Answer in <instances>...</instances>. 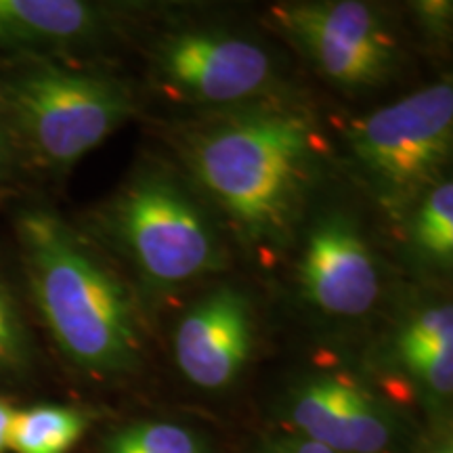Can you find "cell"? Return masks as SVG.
Listing matches in <instances>:
<instances>
[{
    "mask_svg": "<svg viewBox=\"0 0 453 453\" xmlns=\"http://www.w3.org/2000/svg\"><path fill=\"white\" fill-rule=\"evenodd\" d=\"M156 76L180 99L203 105L250 104L273 82V61L250 38L225 32L170 34L154 53Z\"/></svg>",
    "mask_w": 453,
    "mask_h": 453,
    "instance_id": "52a82bcc",
    "label": "cell"
},
{
    "mask_svg": "<svg viewBox=\"0 0 453 453\" xmlns=\"http://www.w3.org/2000/svg\"><path fill=\"white\" fill-rule=\"evenodd\" d=\"M107 453H202V445L177 424L141 422L113 434Z\"/></svg>",
    "mask_w": 453,
    "mask_h": 453,
    "instance_id": "5bb4252c",
    "label": "cell"
},
{
    "mask_svg": "<svg viewBox=\"0 0 453 453\" xmlns=\"http://www.w3.org/2000/svg\"><path fill=\"white\" fill-rule=\"evenodd\" d=\"M133 113L120 81L26 55L0 73V120L38 162L70 168Z\"/></svg>",
    "mask_w": 453,
    "mask_h": 453,
    "instance_id": "3957f363",
    "label": "cell"
},
{
    "mask_svg": "<svg viewBox=\"0 0 453 453\" xmlns=\"http://www.w3.org/2000/svg\"><path fill=\"white\" fill-rule=\"evenodd\" d=\"M13 407H11L4 399H0V453L9 449V430L11 420H13Z\"/></svg>",
    "mask_w": 453,
    "mask_h": 453,
    "instance_id": "ac0fdd59",
    "label": "cell"
},
{
    "mask_svg": "<svg viewBox=\"0 0 453 453\" xmlns=\"http://www.w3.org/2000/svg\"><path fill=\"white\" fill-rule=\"evenodd\" d=\"M32 361V338L9 288L0 281V373H19Z\"/></svg>",
    "mask_w": 453,
    "mask_h": 453,
    "instance_id": "9a60e30c",
    "label": "cell"
},
{
    "mask_svg": "<svg viewBox=\"0 0 453 453\" xmlns=\"http://www.w3.org/2000/svg\"><path fill=\"white\" fill-rule=\"evenodd\" d=\"M110 26V11L82 0H0V50L41 57L78 49Z\"/></svg>",
    "mask_w": 453,
    "mask_h": 453,
    "instance_id": "8fae6325",
    "label": "cell"
},
{
    "mask_svg": "<svg viewBox=\"0 0 453 453\" xmlns=\"http://www.w3.org/2000/svg\"><path fill=\"white\" fill-rule=\"evenodd\" d=\"M294 424L307 439L336 453H380L390 424L370 395L342 378H317L296 395Z\"/></svg>",
    "mask_w": 453,
    "mask_h": 453,
    "instance_id": "30bf717a",
    "label": "cell"
},
{
    "mask_svg": "<svg viewBox=\"0 0 453 453\" xmlns=\"http://www.w3.org/2000/svg\"><path fill=\"white\" fill-rule=\"evenodd\" d=\"M107 229L139 275L174 288L223 265V246L189 191L162 170H143L107 211Z\"/></svg>",
    "mask_w": 453,
    "mask_h": 453,
    "instance_id": "277c9868",
    "label": "cell"
},
{
    "mask_svg": "<svg viewBox=\"0 0 453 453\" xmlns=\"http://www.w3.org/2000/svg\"><path fill=\"white\" fill-rule=\"evenodd\" d=\"M275 453H336V451H332L330 447L321 443H315V441L311 439H304V441H298V443L283 445Z\"/></svg>",
    "mask_w": 453,
    "mask_h": 453,
    "instance_id": "d6986e66",
    "label": "cell"
},
{
    "mask_svg": "<svg viewBox=\"0 0 453 453\" xmlns=\"http://www.w3.org/2000/svg\"><path fill=\"white\" fill-rule=\"evenodd\" d=\"M87 420L72 407L38 405L13 413L9 449L15 453H67L82 437Z\"/></svg>",
    "mask_w": 453,
    "mask_h": 453,
    "instance_id": "7c38bea8",
    "label": "cell"
},
{
    "mask_svg": "<svg viewBox=\"0 0 453 453\" xmlns=\"http://www.w3.org/2000/svg\"><path fill=\"white\" fill-rule=\"evenodd\" d=\"M273 15L294 47L340 87H373L393 70L395 38L370 4L296 3L275 7Z\"/></svg>",
    "mask_w": 453,
    "mask_h": 453,
    "instance_id": "8992f818",
    "label": "cell"
},
{
    "mask_svg": "<svg viewBox=\"0 0 453 453\" xmlns=\"http://www.w3.org/2000/svg\"><path fill=\"white\" fill-rule=\"evenodd\" d=\"M453 347V313L449 304L428 307L405 326L399 340L401 357L433 353Z\"/></svg>",
    "mask_w": 453,
    "mask_h": 453,
    "instance_id": "2e32d148",
    "label": "cell"
},
{
    "mask_svg": "<svg viewBox=\"0 0 453 453\" xmlns=\"http://www.w3.org/2000/svg\"><path fill=\"white\" fill-rule=\"evenodd\" d=\"M17 235L34 300L61 353L95 373L133 367L141 336L124 283L50 211L21 212Z\"/></svg>",
    "mask_w": 453,
    "mask_h": 453,
    "instance_id": "7a4b0ae2",
    "label": "cell"
},
{
    "mask_svg": "<svg viewBox=\"0 0 453 453\" xmlns=\"http://www.w3.org/2000/svg\"><path fill=\"white\" fill-rule=\"evenodd\" d=\"M309 113L288 104L220 111L183 134L197 185L257 246H277L296 223L317 166Z\"/></svg>",
    "mask_w": 453,
    "mask_h": 453,
    "instance_id": "6da1fadb",
    "label": "cell"
},
{
    "mask_svg": "<svg viewBox=\"0 0 453 453\" xmlns=\"http://www.w3.org/2000/svg\"><path fill=\"white\" fill-rule=\"evenodd\" d=\"M303 294L321 313L361 317L380 298V269L359 229L347 217L313 226L298 267Z\"/></svg>",
    "mask_w": 453,
    "mask_h": 453,
    "instance_id": "ba28073f",
    "label": "cell"
},
{
    "mask_svg": "<svg viewBox=\"0 0 453 453\" xmlns=\"http://www.w3.org/2000/svg\"><path fill=\"white\" fill-rule=\"evenodd\" d=\"M451 82L424 87L350 124L349 147L361 174L388 208L420 200L451 157Z\"/></svg>",
    "mask_w": 453,
    "mask_h": 453,
    "instance_id": "5b68a950",
    "label": "cell"
},
{
    "mask_svg": "<svg viewBox=\"0 0 453 453\" xmlns=\"http://www.w3.org/2000/svg\"><path fill=\"white\" fill-rule=\"evenodd\" d=\"M4 122L0 120V177H3V170H4V164H7V134H4Z\"/></svg>",
    "mask_w": 453,
    "mask_h": 453,
    "instance_id": "ffe728a7",
    "label": "cell"
},
{
    "mask_svg": "<svg viewBox=\"0 0 453 453\" xmlns=\"http://www.w3.org/2000/svg\"><path fill=\"white\" fill-rule=\"evenodd\" d=\"M405 365L437 395H449L453 387V347L433 353L405 357Z\"/></svg>",
    "mask_w": 453,
    "mask_h": 453,
    "instance_id": "e0dca14e",
    "label": "cell"
},
{
    "mask_svg": "<svg viewBox=\"0 0 453 453\" xmlns=\"http://www.w3.org/2000/svg\"><path fill=\"white\" fill-rule=\"evenodd\" d=\"M254 317L250 298L220 286L180 317L174 357L187 380L202 388H223L235 380L250 357Z\"/></svg>",
    "mask_w": 453,
    "mask_h": 453,
    "instance_id": "9c48e42d",
    "label": "cell"
},
{
    "mask_svg": "<svg viewBox=\"0 0 453 453\" xmlns=\"http://www.w3.org/2000/svg\"><path fill=\"white\" fill-rule=\"evenodd\" d=\"M413 240L428 258L451 263L453 257V185L439 180L420 197L413 217Z\"/></svg>",
    "mask_w": 453,
    "mask_h": 453,
    "instance_id": "4fadbf2b",
    "label": "cell"
},
{
    "mask_svg": "<svg viewBox=\"0 0 453 453\" xmlns=\"http://www.w3.org/2000/svg\"><path fill=\"white\" fill-rule=\"evenodd\" d=\"M434 453H451V445L449 443H443Z\"/></svg>",
    "mask_w": 453,
    "mask_h": 453,
    "instance_id": "44dd1931",
    "label": "cell"
}]
</instances>
